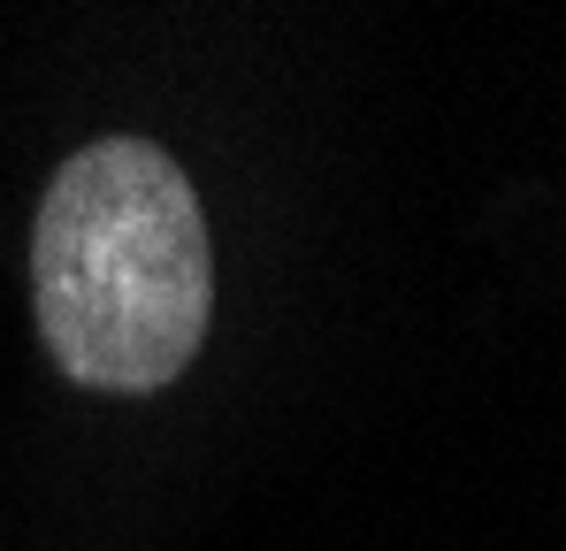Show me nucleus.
I'll return each mask as SVG.
<instances>
[{"label":"nucleus","instance_id":"obj_1","mask_svg":"<svg viewBox=\"0 0 566 551\" xmlns=\"http://www.w3.org/2000/svg\"><path fill=\"white\" fill-rule=\"evenodd\" d=\"M31 299L39 337L70 383H177L214 314V253L191 177L146 138H99L70 154L31 222Z\"/></svg>","mask_w":566,"mask_h":551}]
</instances>
